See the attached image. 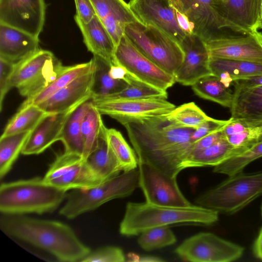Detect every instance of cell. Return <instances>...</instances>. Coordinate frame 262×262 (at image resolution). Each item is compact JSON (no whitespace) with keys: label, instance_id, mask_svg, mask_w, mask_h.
<instances>
[{"label":"cell","instance_id":"6da1fadb","mask_svg":"<svg viewBox=\"0 0 262 262\" xmlns=\"http://www.w3.org/2000/svg\"><path fill=\"white\" fill-rule=\"evenodd\" d=\"M126 129L138 162L174 177L183 170L195 129L179 126L165 115L116 119Z\"/></svg>","mask_w":262,"mask_h":262},{"label":"cell","instance_id":"7a4b0ae2","mask_svg":"<svg viewBox=\"0 0 262 262\" xmlns=\"http://www.w3.org/2000/svg\"><path fill=\"white\" fill-rule=\"evenodd\" d=\"M0 228L8 236L42 249L61 261H81L91 252L72 228L60 222L3 214Z\"/></svg>","mask_w":262,"mask_h":262},{"label":"cell","instance_id":"3957f363","mask_svg":"<svg viewBox=\"0 0 262 262\" xmlns=\"http://www.w3.org/2000/svg\"><path fill=\"white\" fill-rule=\"evenodd\" d=\"M219 212L199 205L162 206L145 202L127 203L119 232L127 236L139 235L148 229L174 225H210L217 221Z\"/></svg>","mask_w":262,"mask_h":262},{"label":"cell","instance_id":"277c9868","mask_svg":"<svg viewBox=\"0 0 262 262\" xmlns=\"http://www.w3.org/2000/svg\"><path fill=\"white\" fill-rule=\"evenodd\" d=\"M67 194V191L47 184L40 177L2 183L0 211L8 215L52 212Z\"/></svg>","mask_w":262,"mask_h":262},{"label":"cell","instance_id":"5b68a950","mask_svg":"<svg viewBox=\"0 0 262 262\" xmlns=\"http://www.w3.org/2000/svg\"><path fill=\"white\" fill-rule=\"evenodd\" d=\"M138 187V167L123 171L96 186L72 190L67 193L66 201L59 213L68 219H74L112 200L130 195Z\"/></svg>","mask_w":262,"mask_h":262},{"label":"cell","instance_id":"8992f818","mask_svg":"<svg viewBox=\"0 0 262 262\" xmlns=\"http://www.w3.org/2000/svg\"><path fill=\"white\" fill-rule=\"evenodd\" d=\"M262 195V171L238 173L199 196L197 205L233 214Z\"/></svg>","mask_w":262,"mask_h":262},{"label":"cell","instance_id":"52a82bcc","mask_svg":"<svg viewBox=\"0 0 262 262\" xmlns=\"http://www.w3.org/2000/svg\"><path fill=\"white\" fill-rule=\"evenodd\" d=\"M124 34L142 54L173 76L184 60L180 45L156 27L137 21L125 27Z\"/></svg>","mask_w":262,"mask_h":262},{"label":"cell","instance_id":"ba28073f","mask_svg":"<svg viewBox=\"0 0 262 262\" xmlns=\"http://www.w3.org/2000/svg\"><path fill=\"white\" fill-rule=\"evenodd\" d=\"M50 51L39 49L15 64L11 83L23 97L30 98L49 85L63 68Z\"/></svg>","mask_w":262,"mask_h":262},{"label":"cell","instance_id":"9c48e42d","mask_svg":"<svg viewBox=\"0 0 262 262\" xmlns=\"http://www.w3.org/2000/svg\"><path fill=\"white\" fill-rule=\"evenodd\" d=\"M172 6L189 20L192 34L205 42L242 35L233 31L219 15L216 0H170Z\"/></svg>","mask_w":262,"mask_h":262},{"label":"cell","instance_id":"30bf717a","mask_svg":"<svg viewBox=\"0 0 262 262\" xmlns=\"http://www.w3.org/2000/svg\"><path fill=\"white\" fill-rule=\"evenodd\" d=\"M244 248L209 232H201L184 240L175 250L185 261L230 262L239 259Z\"/></svg>","mask_w":262,"mask_h":262},{"label":"cell","instance_id":"8fae6325","mask_svg":"<svg viewBox=\"0 0 262 262\" xmlns=\"http://www.w3.org/2000/svg\"><path fill=\"white\" fill-rule=\"evenodd\" d=\"M42 178L47 184L66 191L91 188L104 182L81 156L64 151L56 157Z\"/></svg>","mask_w":262,"mask_h":262},{"label":"cell","instance_id":"7c38bea8","mask_svg":"<svg viewBox=\"0 0 262 262\" xmlns=\"http://www.w3.org/2000/svg\"><path fill=\"white\" fill-rule=\"evenodd\" d=\"M113 64L123 66L131 75L164 91L176 82L173 75L142 54L124 34L116 47Z\"/></svg>","mask_w":262,"mask_h":262},{"label":"cell","instance_id":"4fadbf2b","mask_svg":"<svg viewBox=\"0 0 262 262\" xmlns=\"http://www.w3.org/2000/svg\"><path fill=\"white\" fill-rule=\"evenodd\" d=\"M139 187L146 202L173 207H188L191 203L183 194L177 181L172 177L155 167L138 162Z\"/></svg>","mask_w":262,"mask_h":262},{"label":"cell","instance_id":"5bb4252c","mask_svg":"<svg viewBox=\"0 0 262 262\" xmlns=\"http://www.w3.org/2000/svg\"><path fill=\"white\" fill-rule=\"evenodd\" d=\"M44 0H0V24L38 37L45 20Z\"/></svg>","mask_w":262,"mask_h":262},{"label":"cell","instance_id":"9a60e30c","mask_svg":"<svg viewBox=\"0 0 262 262\" xmlns=\"http://www.w3.org/2000/svg\"><path fill=\"white\" fill-rule=\"evenodd\" d=\"M128 5L141 23L159 29L179 44L186 35L170 0H130Z\"/></svg>","mask_w":262,"mask_h":262},{"label":"cell","instance_id":"2e32d148","mask_svg":"<svg viewBox=\"0 0 262 262\" xmlns=\"http://www.w3.org/2000/svg\"><path fill=\"white\" fill-rule=\"evenodd\" d=\"M101 115L115 120L118 118H139L167 114L176 107L166 99H91Z\"/></svg>","mask_w":262,"mask_h":262},{"label":"cell","instance_id":"e0dca14e","mask_svg":"<svg viewBox=\"0 0 262 262\" xmlns=\"http://www.w3.org/2000/svg\"><path fill=\"white\" fill-rule=\"evenodd\" d=\"M205 42L211 58L262 64V33L258 31Z\"/></svg>","mask_w":262,"mask_h":262},{"label":"cell","instance_id":"ac0fdd59","mask_svg":"<svg viewBox=\"0 0 262 262\" xmlns=\"http://www.w3.org/2000/svg\"><path fill=\"white\" fill-rule=\"evenodd\" d=\"M180 45L184 58L173 76L176 82L184 85H192L202 77L213 75L208 49L201 37L194 34H187Z\"/></svg>","mask_w":262,"mask_h":262},{"label":"cell","instance_id":"d6986e66","mask_svg":"<svg viewBox=\"0 0 262 262\" xmlns=\"http://www.w3.org/2000/svg\"><path fill=\"white\" fill-rule=\"evenodd\" d=\"M94 66L38 105L48 114L71 112L92 98Z\"/></svg>","mask_w":262,"mask_h":262},{"label":"cell","instance_id":"ffe728a7","mask_svg":"<svg viewBox=\"0 0 262 262\" xmlns=\"http://www.w3.org/2000/svg\"><path fill=\"white\" fill-rule=\"evenodd\" d=\"M262 0H216L217 12L235 32L245 35L258 31Z\"/></svg>","mask_w":262,"mask_h":262},{"label":"cell","instance_id":"44dd1931","mask_svg":"<svg viewBox=\"0 0 262 262\" xmlns=\"http://www.w3.org/2000/svg\"><path fill=\"white\" fill-rule=\"evenodd\" d=\"M96 15L101 19L115 47L124 34L125 27L139 21L124 0H90Z\"/></svg>","mask_w":262,"mask_h":262},{"label":"cell","instance_id":"7402d4cb","mask_svg":"<svg viewBox=\"0 0 262 262\" xmlns=\"http://www.w3.org/2000/svg\"><path fill=\"white\" fill-rule=\"evenodd\" d=\"M38 37L0 24V58L16 64L40 49Z\"/></svg>","mask_w":262,"mask_h":262},{"label":"cell","instance_id":"603a6c76","mask_svg":"<svg viewBox=\"0 0 262 262\" xmlns=\"http://www.w3.org/2000/svg\"><path fill=\"white\" fill-rule=\"evenodd\" d=\"M72 111L47 114L32 130L21 154L38 155L55 142L60 141L65 122Z\"/></svg>","mask_w":262,"mask_h":262},{"label":"cell","instance_id":"cb8c5ba5","mask_svg":"<svg viewBox=\"0 0 262 262\" xmlns=\"http://www.w3.org/2000/svg\"><path fill=\"white\" fill-rule=\"evenodd\" d=\"M74 19L88 50L113 64L116 47L101 19L97 15L88 23L83 22L76 16Z\"/></svg>","mask_w":262,"mask_h":262},{"label":"cell","instance_id":"d4e9b609","mask_svg":"<svg viewBox=\"0 0 262 262\" xmlns=\"http://www.w3.org/2000/svg\"><path fill=\"white\" fill-rule=\"evenodd\" d=\"M106 127L102 125L95 149L86 159L92 170L103 181L119 174L121 166L110 148L106 138Z\"/></svg>","mask_w":262,"mask_h":262},{"label":"cell","instance_id":"484cf974","mask_svg":"<svg viewBox=\"0 0 262 262\" xmlns=\"http://www.w3.org/2000/svg\"><path fill=\"white\" fill-rule=\"evenodd\" d=\"M209 65L213 75L228 88L234 80L262 75V64L253 62L210 57Z\"/></svg>","mask_w":262,"mask_h":262},{"label":"cell","instance_id":"4316f807","mask_svg":"<svg viewBox=\"0 0 262 262\" xmlns=\"http://www.w3.org/2000/svg\"><path fill=\"white\" fill-rule=\"evenodd\" d=\"M243 151V149L233 146L225 137L209 147L189 154L183 162L182 168L214 167Z\"/></svg>","mask_w":262,"mask_h":262},{"label":"cell","instance_id":"83f0119b","mask_svg":"<svg viewBox=\"0 0 262 262\" xmlns=\"http://www.w3.org/2000/svg\"><path fill=\"white\" fill-rule=\"evenodd\" d=\"M94 67L93 60L73 66H64L56 78L47 87L34 96L27 98L23 105H37L65 87L78 77L89 72Z\"/></svg>","mask_w":262,"mask_h":262},{"label":"cell","instance_id":"f1b7e54d","mask_svg":"<svg viewBox=\"0 0 262 262\" xmlns=\"http://www.w3.org/2000/svg\"><path fill=\"white\" fill-rule=\"evenodd\" d=\"M231 117L262 119V86L235 88Z\"/></svg>","mask_w":262,"mask_h":262},{"label":"cell","instance_id":"f546056e","mask_svg":"<svg viewBox=\"0 0 262 262\" xmlns=\"http://www.w3.org/2000/svg\"><path fill=\"white\" fill-rule=\"evenodd\" d=\"M91 103V99L79 105L70 113L66 120L60 139L64 147V152L82 156L83 146L81 123Z\"/></svg>","mask_w":262,"mask_h":262},{"label":"cell","instance_id":"4dcf8cb0","mask_svg":"<svg viewBox=\"0 0 262 262\" xmlns=\"http://www.w3.org/2000/svg\"><path fill=\"white\" fill-rule=\"evenodd\" d=\"M194 93L199 97L231 108L234 93L214 75L202 77L192 85Z\"/></svg>","mask_w":262,"mask_h":262},{"label":"cell","instance_id":"1f68e13d","mask_svg":"<svg viewBox=\"0 0 262 262\" xmlns=\"http://www.w3.org/2000/svg\"><path fill=\"white\" fill-rule=\"evenodd\" d=\"M92 59L94 79L92 99L117 93L126 86L127 83L125 81L115 80L110 76L109 70L112 64L98 56L93 55Z\"/></svg>","mask_w":262,"mask_h":262},{"label":"cell","instance_id":"d6a6232c","mask_svg":"<svg viewBox=\"0 0 262 262\" xmlns=\"http://www.w3.org/2000/svg\"><path fill=\"white\" fill-rule=\"evenodd\" d=\"M47 114L37 105L21 104L7 123L1 137L32 131Z\"/></svg>","mask_w":262,"mask_h":262},{"label":"cell","instance_id":"836d02e7","mask_svg":"<svg viewBox=\"0 0 262 262\" xmlns=\"http://www.w3.org/2000/svg\"><path fill=\"white\" fill-rule=\"evenodd\" d=\"M125 81L127 84L121 91L107 96L92 99L108 100L167 98L166 91L147 84L129 73H128Z\"/></svg>","mask_w":262,"mask_h":262},{"label":"cell","instance_id":"e575fe53","mask_svg":"<svg viewBox=\"0 0 262 262\" xmlns=\"http://www.w3.org/2000/svg\"><path fill=\"white\" fill-rule=\"evenodd\" d=\"M32 131L19 133L0 138V178L9 172L21 153Z\"/></svg>","mask_w":262,"mask_h":262},{"label":"cell","instance_id":"d590c367","mask_svg":"<svg viewBox=\"0 0 262 262\" xmlns=\"http://www.w3.org/2000/svg\"><path fill=\"white\" fill-rule=\"evenodd\" d=\"M101 115L92 102L84 116L81 126L83 146L82 157L84 160L97 146L99 134L103 125Z\"/></svg>","mask_w":262,"mask_h":262},{"label":"cell","instance_id":"8d00e7d4","mask_svg":"<svg viewBox=\"0 0 262 262\" xmlns=\"http://www.w3.org/2000/svg\"><path fill=\"white\" fill-rule=\"evenodd\" d=\"M108 144L119 162L123 171L138 167V159L134 150L121 133L114 128H106Z\"/></svg>","mask_w":262,"mask_h":262},{"label":"cell","instance_id":"74e56055","mask_svg":"<svg viewBox=\"0 0 262 262\" xmlns=\"http://www.w3.org/2000/svg\"><path fill=\"white\" fill-rule=\"evenodd\" d=\"M262 157V140L253 144L241 154L214 167L213 172L232 176L243 171L253 161Z\"/></svg>","mask_w":262,"mask_h":262},{"label":"cell","instance_id":"f35d334b","mask_svg":"<svg viewBox=\"0 0 262 262\" xmlns=\"http://www.w3.org/2000/svg\"><path fill=\"white\" fill-rule=\"evenodd\" d=\"M165 115L168 119L180 126L194 129L211 118L193 102L176 107Z\"/></svg>","mask_w":262,"mask_h":262},{"label":"cell","instance_id":"ab89813d","mask_svg":"<svg viewBox=\"0 0 262 262\" xmlns=\"http://www.w3.org/2000/svg\"><path fill=\"white\" fill-rule=\"evenodd\" d=\"M177 242V238L168 226L151 228L141 234L137 242L139 246L145 251L172 245Z\"/></svg>","mask_w":262,"mask_h":262},{"label":"cell","instance_id":"60d3db41","mask_svg":"<svg viewBox=\"0 0 262 262\" xmlns=\"http://www.w3.org/2000/svg\"><path fill=\"white\" fill-rule=\"evenodd\" d=\"M125 256L123 250L117 247L106 246L91 251L81 262H123Z\"/></svg>","mask_w":262,"mask_h":262},{"label":"cell","instance_id":"b9f144b4","mask_svg":"<svg viewBox=\"0 0 262 262\" xmlns=\"http://www.w3.org/2000/svg\"><path fill=\"white\" fill-rule=\"evenodd\" d=\"M226 137L233 146L245 151L253 144L262 140V125L249 128Z\"/></svg>","mask_w":262,"mask_h":262},{"label":"cell","instance_id":"7bdbcfd3","mask_svg":"<svg viewBox=\"0 0 262 262\" xmlns=\"http://www.w3.org/2000/svg\"><path fill=\"white\" fill-rule=\"evenodd\" d=\"M260 125H262L261 118L231 117L224 127L223 132L228 136Z\"/></svg>","mask_w":262,"mask_h":262},{"label":"cell","instance_id":"ee69618b","mask_svg":"<svg viewBox=\"0 0 262 262\" xmlns=\"http://www.w3.org/2000/svg\"><path fill=\"white\" fill-rule=\"evenodd\" d=\"M15 64L0 58V111L3 108L4 98L12 88L11 77Z\"/></svg>","mask_w":262,"mask_h":262},{"label":"cell","instance_id":"f6af8a7d","mask_svg":"<svg viewBox=\"0 0 262 262\" xmlns=\"http://www.w3.org/2000/svg\"><path fill=\"white\" fill-rule=\"evenodd\" d=\"M228 122L229 120H217L211 118L195 129L191 137V142L193 144L204 137L223 128Z\"/></svg>","mask_w":262,"mask_h":262},{"label":"cell","instance_id":"bcb514c9","mask_svg":"<svg viewBox=\"0 0 262 262\" xmlns=\"http://www.w3.org/2000/svg\"><path fill=\"white\" fill-rule=\"evenodd\" d=\"M223 128L207 135L193 143L189 154L209 147L225 137L226 136L223 132Z\"/></svg>","mask_w":262,"mask_h":262},{"label":"cell","instance_id":"7dc6e473","mask_svg":"<svg viewBox=\"0 0 262 262\" xmlns=\"http://www.w3.org/2000/svg\"><path fill=\"white\" fill-rule=\"evenodd\" d=\"M76 14L75 16L84 23H88L96 15L90 0H74Z\"/></svg>","mask_w":262,"mask_h":262},{"label":"cell","instance_id":"c3c4849f","mask_svg":"<svg viewBox=\"0 0 262 262\" xmlns=\"http://www.w3.org/2000/svg\"><path fill=\"white\" fill-rule=\"evenodd\" d=\"M232 84L235 88H249L262 86V75L236 80Z\"/></svg>","mask_w":262,"mask_h":262},{"label":"cell","instance_id":"681fc988","mask_svg":"<svg viewBox=\"0 0 262 262\" xmlns=\"http://www.w3.org/2000/svg\"><path fill=\"white\" fill-rule=\"evenodd\" d=\"M128 72L123 66L119 64H112L109 70L110 76L115 80H126Z\"/></svg>","mask_w":262,"mask_h":262},{"label":"cell","instance_id":"f907efd6","mask_svg":"<svg viewBox=\"0 0 262 262\" xmlns=\"http://www.w3.org/2000/svg\"><path fill=\"white\" fill-rule=\"evenodd\" d=\"M253 251L257 258L262 260V227L254 243Z\"/></svg>","mask_w":262,"mask_h":262},{"label":"cell","instance_id":"816d5d0a","mask_svg":"<svg viewBox=\"0 0 262 262\" xmlns=\"http://www.w3.org/2000/svg\"><path fill=\"white\" fill-rule=\"evenodd\" d=\"M138 261L143 262L163 261L161 258L155 256H143L139 258Z\"/></svg>","mask_w":262,"mask_h":262},{"label":"cell","instance_id":"f5cc1de1","mask_svg":"<svg viewBox=\"0 0 262 262\" xmlns=\"http://www.w3.org/2000/svg\"><path fill=\"white\" fill-rule=\"evenodd\" d=\"M259 29H262V4H261V10H260Z\"/></svg>","mask_w":262,"mask_h":262},{"label":"cell","instance_id":"db71d44e","mask_svg":"<svg viewBox=\"0 0 262 262\" xmlns=\"http://www.w3.org/2000/svg\"><path fill=\"white\" fill-rule=\"evenodd\" d=\"M261 215H262V205H261Z\"/></svg>","mask_w":262,"mask_h":262}]
</instances>
